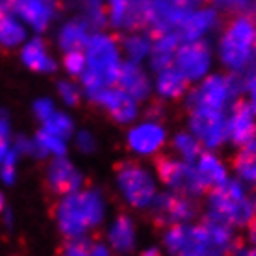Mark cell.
<instances>
[{
	"label": "cell",
	"mask_w": 256,
	"mask_h": 256,
	"mask_svg": "<svg viewBox=\"0 0 256 256\" xmlns=\"http://www.w3.org/2000/svg\"><path fill=\"white\" fill-rule=\"evenodd\" d=\"M197 206L186 195H160L152 202V219L156 226L186 223L195 216Z\"/></svg>",
	"instance_id": "8"
},
{
	"label": "cell",
	"mask_w": 256,
	"mask_h": 256,
	"mask_svg": "<svg viewBox=\"0 0 256 256\" xmlns=\"http://www.w3.org/2000/svg\"><path fill=\"white\" fill-rule=\"evenodd\" d=\"M34 147H36V154L43 156V154H56V156H64L65 154V143L62 138L56 134H52L48 130H41L38 138L34 140Z\"/></svg>",
	"instance_id": "29"
},
{
	"label": "cell",
	"mask_w": 256,
	"mask_h": 256,
	"mask_svg": "<svg viewBox=\"0 0 256 256\" xmlns=\"http://www.w3.org/2000/svg\"><path fill=\"white\" fill-rule=\"evenodd\" d=\"M218 24V13L216 10H200V12H192L182 24L176 28L180 41H197L202 34H206L210 28Z\"/></svg>",
	"instance_id": "17"
},
{
	"label": "cell",
	"mask_w": 256,
	"mask_h": 256,
	"mask_svg": "<svg viewBox=\"0 0 256 256\" xmlns=\"http://www.w3.org/2000/svg\"><path fill=\"white\" fill-rule=\"evenodd\" d=\"M4 6H6V4H4V0H0V8H4ZM8 8V6H6Z\"/></svg>",
	"instance_id": "49"
},
{
	"label": "cell",
	"mask_w": 256,
	"mask_h": 256,
	"mask_svg": "<svg viewBox=\"0 0 256 256\" xmlns=\"http://www.w3.org/2000/svg\"><path fill=\"white\" fill-rule=\"evenodd\" d=\"M65 69L72 76H82L86 70V56L80 50H70L65 56Z\"/></svg>",
	"instance_id": "36"
},
{
	"label": "cell",
	"mask_w": 256,
	"mask_h": 256,
	"mask_svg": "<svg viewBox=\"0 0 256 256\" xmlns=\"http://www.w3.org/2000/svg\"><path fill=\"white\" fill-rule=\"evenodd\" d=\"M117 184L128 204L145 208L152 204L156 186L152 176L134 162H122L117 166Z\"/></svg>",
	"instance_id": "7"
},
{
	"label": "cell",
	"mask_w": 256,
	"mask_h": 256,
	"mask_svg": "<svg viewBox=\"0 0 256 256\" xmlns=\"http://www.w3.org/2000/svg\"><path fill=\"white\" fill-rule=\"evenodd\" d=\"M156 15V0H130L126 17H124V28L128 30H143L150 28Z\"/></svg>",
	"instance_id": "19"
},
{
	"label": "cell",
	"mask_w": 256,
	"mask_h": 256,
	"mask_svg": "<svg viewBox=\"0 0 256 256\" xmlns=\"http://www.w3.org/2000/svg\"><path fill=\"white\" fill-rule=\"evenodd\" d=\"M45 122V130L52 132V134H56L58 138H67V136L72 132V121H70L69 117L64 116V114H58V112H54Z\"/></svg>",
	"instance_id": "33"
},
{
	"label": "cell",
	"mask_w": 256,
	"mask_h": 256,
	"mask_svg": "<svg viewBox=\"0 0 256 256\" xmlns=\"http://www.w3.org/2000/svg\"><path fill=\"white\" fill-rule=\"evenodd\" d=\"M96 104H100L102 108L108 110V114L117 122H130L134 121L136 116H138V104H136V98L128 95L126 91H122L121 88L119 90H114V88H104L100 90L96 95L91 96Z\"/></svg>",
	"instance_id": "11"
},
{
	"label": "cell",
	"mask_w": 256,
	"mask_h": 256,
	"mask_svg": "<svg viewBox=\"0 0 256 256\" xmlns=\"http://www.w3.org/2000/svg\"><path fill=\"white\" fill-rule=\"evenodd\" d=\"M20 58H22V64H24L28 69L38 70V72H52V70L56 69L54 60L48 56L45 43H43L41 39L28 41V43L22 46Z\"/></svg>",
	"instance_id": "20"
},
{
	"label": "cell",
	"mask_w": 256,
	"mask_h": 256,
	"mask_svg": "<svg viewBox=\"0 0 256 256\" xmlns=\"http://www.w3.org/2000/svg\"><path fill=\"white\" fill-rule=\"evenodd\" d=\"M54 112H56V110H54V104H52L50 100H46V98H41V100H38V102L34 104V114H36L41 121H46Z\"/></svg>",
	"instance_id": "40"
},
{
	"label": "cell",
	"mask_w": 256,
	"mask_h": 256,
	"mask_svg": "<svg viewBox=\"0 0 256 256\" xmlns=\"http://www.w3.org/2000/svg\"><path fill=\"white\" fill-rule=\"evenodd\" d=\"M58 91H60V95H62V98H64L69 106H74V104L80 100V91H78V88L74 86V84L60 82L58 84Z\"/></svg>",
	"instance_id": "39"
},
{
	"label": "cell",
	"mask_w": 256,
	"mask_h": 256,
	"mask_svg": "<svg viewBox=\"0 0 256 256\" xmlns=\"http://www.w3.org/2000/svg\"><path fill=\"white\" fill-rule=\"evenodd\" d=\"M91 256H110L108 247L102 244H93L91 245Z\"/></svg>",
	"instance_id": "44"
},
{
	"label": "cell",
	"mask_w": 256,
	"mask_h": 256,
	"mask_svg": "<svg viewBox=\"0 0 256 256\" xmlns=\"http://www.w3.org/2000/svg\"><path fill=\"white\" fill-rule=\"evenodd\" d=\"M91 240L70 238L62 249V256H91Z\"/></svg>",
	"instance_id": "34"
},
{
	"label": "cell",
	"mask_w": 256,
	"mask_h": 256,
	"mask_svg": "<svg viewBox=\"0 0 256 256\" xmlns=\"http://www.w3.org/2000/svg\"><path fill=\"white\" fill-rule=\"evenodd\" d=\"M214 4L218 10L230 17L245 15L256 20V0H214Z\"/></svg>",
	"instance_id": "30"
},
{
	"label": "cell",
	"mask_w": 256,
	"mask_h": 256,
	"mask_svg": "<svg viewBox=\"0 0 256 256\" xmlns=\"http://www.w3.org/2000/svg\"><path fill=\"white\" fill-rule=\"evenodd\" d=\"M78 6L82 8V19L90 28H102L108 20V13L102 6V0H76Z\"/></svg>",
	"instance_id": "28"
},
{
	"label": "cell",
	"mask_w": 256,
	"mask_h": 256,
	"mask_svg": "<svg viewBox=\"0 0 256 256\" xmlns=\"http://www.w3.org/2000/svg\"><path fill=\"white\" fill-rule=\"evenodd\" d=\"M154 166H156L162 182L166 186L173 188L180 195L193 198L200 197L208 190L200 178V174L197 173V169L190 166L188 162H178L171 156H158Z\"/></svg>",
	"instance_id": "6"
},
{
	"label": "cell",
	"mask_w": 256,
	"mask_h": 256,
	"mask_svg": "<svg viewBox=\"0 0 256 256\" xmlns=\"http://www.w3.org/2000/svg\"><path fill=\"white\" fill-rule=\"evenodd\" d=\"M17 158H19V154L15 152L13 148H10V152L4 156V160L0 162V178L4 180L6 184H13V180H15Z\"/></svg>",
	"instance_id": "35"
},
{
	"label": "cell",
	"mask_w": 256,
	"mask_h": 256,
	"mask_svg": "<svg viewBox=\"0 0 256 256\" xmlns=\"http://www.w3.org/2000/svg\"><path fill=\"white\" fill-rule=\"evenodd\" d=\"M171 4H174V6L182 8V10H190L192 12L193 6H197V4H200L202 0H169Z\"/></svg>",
	"instance_id": "43"
},
{
	"label": "cell",
	"mask_w": 256,
	"mask_h": 256,
	"mask_svg": "<svg viewBox=\"0 0 256 256\" xmlns=\"http://www.w3.org/2000/svg\"><path fill=\"white\" fill-rule=\"evenodd\" d=\"M178 256H208V254H204V252H195V250H188V252H182V254H178Z\"/></svg>",
	"instance_id": "46"
},
{
	"label": "cell",
	"mask_w": 256,
	"mask_h": 256,
	"mask_svg": "<svg viewBox=\"0 0 256 256\" xmlns=\"http://www.w3.org/2000/svg\"><path fill=\"white\" fill-rule=\"evenodd\" d=\"M76 145L84 152H91V150L95 148V140H93V136L88 134V132H80L76 140Z\"/></svg>",
	"instance_id": "41"
},
{
	"label": "cell",
	"mask_w": 256,
	"mask_h": 256,
	"mask_svg": "<svg viewBox=\"0 0 256 256\" xmlns=\"http://www.w3.org/2000/svg\"><path fill=\"white\" fill-rule=\"evenodd\" d=\"M12 12L17 13L34 30L43 32L58 12V0H19Z\"/></svg>",
	"instance_id": "13"
},
{
	"label": "cell",
	"mask_w": 256,
	"mask_h": 256,
	"mask_svg": "<svg viewBox=\"0 0 256 256\" xmlns=\"http://www.w3.org/2000/svg\"><path fill=\"white\" fill-rule=\"evenodd\" d=\"M247 93H249V106L252 110V114L256 116V76H250L247 80Z\"/></svg>",
	"instance_id": "42"
},
{
	"label": "cell",
	"mask_w": 256,
	"mask_h": 256,
	"mask_svg": "<svg viewBox=\"0 0 256 256\" xmlns=\"http://www.w3.org/2000/svg\"><path fill=\"white\" fill-rule=\"evenodd\" d=\"M117 84H119V88L122 91H126L128 95L136 98V100L147 98L148 91H150V84H148L147 74L143 72V69L136 62H126V64L121 65Z\"/></svg>",
	"instance_id": "16"
},
{
	"label": "cell",
	"mask_w": 256,
	"mask_h": 256,
	"mask_svg": "<svg viewBox=\"0 0 256 256\" xmlns=\"http://www.w3.org/2000/svg\"><path fill=\"white\" fill-rule=\"evenodd\" d=\"M210 218L223 224H249L256 218V195L247 197L236 180H224L221 186L212 188Z\"/></svg>",
	"instance_id": "3"
},
{
	"label": "cell",
	"mask_w": 256,
	"mask_h": 256,
	"mask_svg": "<svg viewBox=\"0 0 256 256\" xmlns=\"http://www.w3.org/2000/svg\"><path fill=\"white\" fill-rule=\"evenodd\" d=\"M136 232H134V223L126 218V216H119L116 219V223L110 228V244L119 252H128L134 247Z\"/></svg>",
	"instance_id": "25"
},
{
	"label": "cell",
	"mask_w": 256,
	"mask_h": 256,
	"mask_svg": "<svg viewBox=\"0 0 256 256\" xmlns=\"http://www.w3.org/2000/svg\"><path fill=\"white\" fill-rule=\"evenodd\" d=\"M90 26L86 24L84 19H74L67 22V24L62 28V34H60V45L62 48H65L67 52L70 50H80L86 46L88 39H90Z\"/></svg>",
	"instance_id": "24"
},
{
	"label": "cell",
	"mask_w": 256,
	"mask_h": 256,
	"mask_svg": "<svg viewBox=\"0 0 256 256\" xmlns=\"http://www.w3.org/2000/svg\"><path fill=\"white\" fill-rule=\"evenodd\" d=\"M188 78L180 72L176 67H167V69L158 72V80H156V90L160 96L167 100H176L186 93Z\"/></svg>",
	"instance_id": "21"
},
{
	"label": "cell",
	"mask_w": 256,
	"mask_h": 256,
	"mask_svg": "<svg viewBox=\"0 0 256 256\" xmlns=\"http://www.w3.org/2000/svg\"><path fill=\"white\" fill-rule=\"evenodd\" d=\"M17 2H19V0H4V4H6V6H8V10H10V12H12L13 6H15Z\"/></svg>",
	"instance_id": "47"
},
{
	"label": "cell",
	"mask_w": 256,
	"mask_h": 256,
	"mask_svg": "<svg viewBox=\"0 0 256 256\" xmlns=\"http://www.w3.org/2000/svg\"><path fill=\"white\" fill-rule=\"evenodd\" d=\"M54 216L58 218L60 228L65 236L80 238L100 223L104 216L102 197L91 190H76L64 195L58 204H54Z\"/></svg>",
	"instance_id": "2"
},
{
	"label": "cell",
	"mask_w": 256,
	"mask_h": 256,
	"mask_svg": "<svg viewBox=\"0 0 256 256\" xmlns=\"http://www.w3.org/2000/svg\"><path fill=\"white\" fill-rule=\"evenodd\" d=\"M110 6V22L114 26L124 24V17H126L130 0H108Z\"/></svg>",
	"instance_id": "37"
},
{
	"label": "cell",
	"mask_w": 256,
	"mask_h": 256,
	"mask_svg": "<svg viewBox=\"0 0 256 256\" xmlns=\"http://www.w3.org/2000/svg\"><path fill=\"white\" fill-rule=\"evenodd\" d=\"M141 256H162V252L158 249H147Z\"/></svg>",
	"instance_id": "45"
},
{
	"label": "cell",
	"mask_w": 256,
	"mask_h": 256,
	"mask_svg": "<svg viewBox=\"0 0 256 256\" xmlns=\"http://www.w3.org/2000/svg\"><path fill=\"white\" fill-rule=\"evenodd\" d=\"M124 50H126V54L130 56V60L132 62H140L141 58H145L148 52H150V46H152V43H150V39L148 38H143V36H130V38L124 39Z\"/></svg>",
	"instance_id": "32"
},
{
	"label": "cell",
	"mask_w": 256,
	"mask_h": 256,
	"mask_svg": "<svg viewBox=\"0 0 256 256\" xmlns=\"http://www.w3.org/2000/svg\"><path fill=\"white\" fill-rule=\"evenodd\" d=\"M247 80H242L240 76H210L193 91L188 98V108L192 110H214V112H223V108L230 102L232 98L242 93V90L247 88Z\"/></svg>",
	"instance_id": "5"
},
{
	"label": "cell",
	"mask_w": 256,
	"mask_h": 256,
	"mask_svg": "<svg viewBox=\"0 0 256 256\" xmlns=\"http://www.w3.org/2000/svg\"><path fill=\"white\" fill-rule=\"evenodd\" d=\"M26 38L24 26L12 15L6 6L0 8V46L2 48H15Z\"/></svg>",
	"instance_id": "22"
},
{
	"label": "cell",
	"mask_w": 256,
	"mask_h": 256,
	"mask_svg": "<svg viewBox=\"0 0 256 256\" xmlns=\"http://www.w3.org/2000/svg\"><path fill=\"white\" fill-rule=\"evenodd\" d=\"M12 148V140H10V121H8L6 112L0 110V162Z\"/></svg>",
	"instance_id": "38"
},
{
	"label": "cell",
	"mask_w": 256,
	"mask_h": 256,
	"mask_svg": "<svg viewBox=\"0 0 256 256\" xmlns=\"http://www.w3.org/2000/svg\"><path fill=\"white\" fill-rule=\"evenodd\" d=\"M190 236L192 226H184V223L171 224L166 232V247L173 254H182L190 249Z\"/></svg>",
	"instance_id": "27"
},
{
	"label": "cell",
	"mask_w": 256,
	"mask_h": 256,
	"mask_svg": "<svg viewBox=\"0 0 256 256\" xmlns=\"http://www.w3.org/2000/svg\"><path fill=\"white\" fill-rule=\"evenodd\" d=\"M4 206H6V202H4V197H2V193H0V214L4 212Z\"/></svg>",
	"instance_id": "48"
},
{
	"label": "cell",
	"mask_w": 256,
	"mask_h": 256,
	"mask_svg": "<svg viewBox=\"0 0 256 256\" xmlns=\"http://www.w3.org/2000/svg\"><path fill=\"white\" fill-rule=\"evenodd\" d=\"M193 136L206 147H219L226 140V119L223 112L214 110H192L190 119Z\"/></svg>",
	"instance_id": "9"
},
{
	"label": "cell",
	"mask_w": 256,
	"mask_h": 256,
	"mask_svg": "<svg viewBox=\"0 0 256 256\" xmlns=\"http://www.w3.org/2000/svg\"><path fill=\"white\" fill-rule=\"evenodd\" d=\"M46 184L52 195H69L82 186V174L78 173L70 162L56 158L48 167Z\"/></svg>",
	"instance_id": "14"
},
{
	"label": "cell",
	"mask_w": 256,
	"mask_h": 256,
	"mask_svg": "<svg viewBox=\"0 0 256 256\" xmlns=\"http://www.w3.org/2000/svg\"><path fill=\"white\" fill-rule=\"evenodd\" d=\"M152 39V46H150V62H152V69L154 70H164L167 67H171L174 60V54H176V48H178L180 38L176 32H167L160 34Z\"/></svg>",
	"instance_id": "18"
},
{
	"label": "cell",
	"mask_w": 256,
	"mask_h": 256,
	"mask_svg": "<svg viewBox=\"0 0 256 256\" xmlns=\"http://www.w3.org/2000/svg\"><path fill=\"white\" fill-rule=\"evenodd\" d=\"M174 150L184 158V160L190 164V162L197 160L200 156V145H198V140H195L193 136L190 134H178L173 141Z\"/></svg>",
	"instance_id": "31"
},
{
	"label": "cell",
	"mask_w": 256,
	"mask_h": 256,
	"mask_svg": "<svg viewBox=\"0 0 256 256\" xmlns=\"http://www.w3.org/2000/svg\"><path fill=\"white\" fill-rule=\"evenodd\" d=\"M121 69L117 39L104 34H95L86 43V70L82 84L88 95L93 96L100 90L117 82Z\"/></svg>",
	"instance_id": "1"
},
{
	"label": "cell",
	"mask_w": 256,
	"mask_h": 256,
	"mask_svg": "<svg viewBox=\"0 0 256 256\" xmlns=\"http://www.w3.org/2000/svg\"><path fill=\"white\" fill-rule=\"evenodd\" d=\"M166 141V130L156 121H147L130 130L128 134V147L138 154H154Z\"/></svg>",
	"instance_id": "15"
},
{
	"label": "cell",
	"mask_w": 256,
	"mask_h": 256,
	"mask_svg": "<svg viewBox=\"0 0 256 256\" xmlns=\"http://www.w3.org/2000/svg\"><path fill=\"white\" fill-rule=\"evenodd\" d=\"M256 136V122L254 114L247 102L238 100L230 112V117L226 121V138L234 143L244 147L245 143L254 140Z\"/></svg>",
	"instance_id": "12"
},
{
	"label": "cell",
	"mask_w": 256,
	"mask_h": 256,
	"mask_svg": "<svg viewBox=\"0 0 256 256\" xmlns=\"http://www.w3.org/2000/svg\"><path fill=\"white\" fill-rule=\"evenodd\" d=\"M174 67L188 78L197 80L204 76L210 67V48L204 41H184L176 48L174 54Z\"/></svg>",
	"instance_id": "10"
},
{
	"label": "cell",
	"mask_w": 256,
	"mask_h": 256,
	"mask_svg": "<svg viewBox=\"0 0 256 256\" xmlns=\"http://www.w3.org/2000/svg\"><path fill=\"white\" fill-rule=\"evenodd\" d=\"M232 166L245 182L256 184V138L242 147V150L234 156Z\"/></svg>",
	"instance_id": "26"
},
{
	"label": "cell",
	"mask_w": 256,
	"mask_h": 256,
	"mask_svg": "<svg viewBox=\"0 0 256 256\" xmlns=\"http://www.w3.org/2000/svg\"><path fill=\"white\" fill-rule=\"evenodd\" d=\"M197 173L200 174L206 188H218L226 180V169L221 162L210 152H200L197 164Z\"/></svg>",
	"instance_id": "23"
},
{
	"label": "cell",
	"mask_w": 256,
	"mask_h": 256,
	"mask_svg": "<svg viewBox=\"0 0 256 256\" xmlns=\"http://www.w3.org/2000/svg\"><path fill=\"white\" fill-rule=\"evenodd\" d=\"M254 38H256V24L250 17L236 15L230 17L224 28L219 54L223 64L232 70L245 72L252 50H254Z\"/></svg>",
	"instance_id": "4"
}]
</instances>
